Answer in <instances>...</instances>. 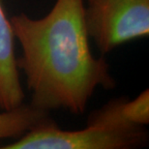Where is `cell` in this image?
<instances>
[{"instance_id":"obj_1","label":"cell","mask_w":149,"mask_h":149,"mask_svg":"<svg viewBox=\"0 0 149 149\" xmlns=\"http://www.w3.org/2000/svg\"><path fill=\"white\" fill-rule=\"evenodd\" d=\"M10 23L22 46L17 66L25 74L32 107L79 115L98 87H115L108 62L91 52L83 0H56L46 17L20 13Z\"/></svg>"},{"instance_id":"obj_2","label":"cell","mask_w":149,"mask_h":149,"mask_svg":"<svg viewBox=\"0 0 149 149\" xmlns=\"http://www.w3.org/2000/svg\"><path fill=\"white\" fill-rule=\"evenodd\" d=\"M148 135L142 128L86 125L81 130H62L50 120L28 131L0 149H131L146 145Z\"/></svg>"},{"instance_id":"obj_3","label":"cell","mask_w":149,"mask_h":149,"mask_svg":"<svg viewBox=\"0 0 149 149\" xmlns=\"http://www.w3.org/2000/svg\"><path fill=\"white\" fill-rule=\"evenodd\" d=\"M88 36L102 54L149 35V0H86Z\"/></svg>"},{"instance_id":"obj_4","label":"cell","mask_w":149,"mask_h":149,"mask_svg":"<svg viewBox=\"0 0 149 149\" xmlns=\"http://www.w3.org/2000/svg\"><path fill=\"white\" fill-rule=\"evenodd\" d=\"M24 97L15 54V36L0 0V109L19 108Z\"/></svg>"},{"instance_id":"obj_5","label":"cell","mask_w":149,"mask_h":149,"mask_svg":"<svg viewBox=\"0 0 149 149\" xmlns=\"http://www.w3.org/2000/svg\"><path fill=\"white\" fill-rule=\"evenodd\" d=\"M149 123V91L141 92L136 99L111 100L90 113L87 125L117 128H142Z\"/></svg>"},{"instance_id":"obj_6","label":"cell","mask_w":149,"mask_h":149,"mask_svg":"<svg viewBox=\"0 0 149 149\" xmlns=\"http://www.w3.org/2000/svg\"><path fill=\"white\" fill-rule=\"evenodd\" d=\"M49 111L29 105H22L10 111L0 112V141L19 139L28 131L49 122Z\"/></svg>"}]
</instances>
